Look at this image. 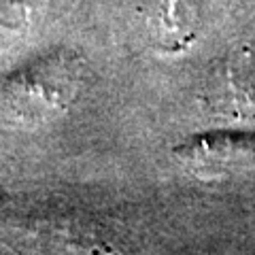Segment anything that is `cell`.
Returning a JSON list of instances; mask_svg holds the SVG:
<instances>
[{"label":"cell","mask_w":255,"mask_h":255,"mask_svg":"<svg viewBox=\"0 0 255 255\" xmlns=\"http://www.w3.org/2000/svg\"><path fill=\"white\" fill-rule=\"evenodd\" d=\"M245 62L228 64L213 85V107L226 117L255 122V70Z\"/></svg>","instance_id":"cell-4"},{"label":"cell","mask_w":255,"mask_h":255,"mask_svg":"<svg viewBox=\"0 0 255 255\" xmlns=\"http://www.w3.org/2000/svg\"><path fill=\"white\" fill-rule=\"evenodd\" d=\"M174 155L202 179L255 170V134H204L179 145Z\"/></svg>","instance_id":"cell-1"},{"label":"cell","mask_w":255,"mask_h":255,"mask_svg":"<svg viewBox=\"0 0 255 255\" xmlns=\"http://www.w3.org/2000/svg\"><path fill=\"white\" fill-rule=\"evenodd\" d=\"M200 4L198 0H155L153 36L155 45L166 53H181L198 38Z\"/></svg>","instance_id":"cell-3"},{"label":"cell","mask_w":255,"mask_h":255,"mask_svg":"<svg viewBox=\"0 0 255 255\" xmlns=\"http://www.w3.org/2000/svg\"><path fill=\"white\" fill-rule=\"evenodd\" d=\"M77 92V66H73L68 60L62 64L47 62L45 66H38L30 73L17 77L13 81L11 94L13 100H26L32 94H43L45 113L51 115L53 111H60L73 100ZM15 105V102H11Z\"/></svg>","instance_id":"cell-2"}]
</instances>
